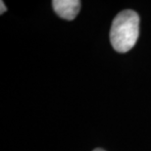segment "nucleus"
Masks as SVG:
<instances>
[{"instance_id": "1", "label": "nucleus", "mask_w": 151, "mask_h": 151, "mask_svg": "<svg viewBox=\"0 0 151 151\" xmlns=\"http://www.w3.org/2000/svg\"><path fill=\"white\" fill-rule=\"evenodd\" d=\"M139 35V16L132 10H124L115 17L110 29V41L117 52H128Z\"/></svg>"}, {"instance_id": "2", "label": "nucleus", "mask_w": 151, "mask_h": 151, "mask_svg": "<svg viewBox=\"0 0 151 151\" xmlns=\"http://www.w3.org/2000/svg\"><path fill=\"white\" fill-rule=\"evenodd\" d=\"M52 7L60 18L65 20H74L81 9L78 0H53Z\"/></svg>"}, {"instance_id": "3", "label": "nucleus", "mask_w": 151, "mask_h": 151, "mask_svg": "<svg viewBox=\"0 0 151 151\" xmlns=\"http://www.w3.org/2000/svg\"><path fill=\"white\" fill-rule=\"evenodd\" d=\"M0 6H1V11H0V14H3L6 10H7V9H6L5 4H4V2H3V1L0 2Z\"/></svg>"}, {"instance_id": "4", "label": "nucleus", "mask_w": 151, "mask_h": 151, "mask_svg": "<svg viewBox=\"0 0 151 151\" xmlns=\"http://www.w3.org/2000/svg\"><path fill=\"white\" fill-rule=\"evenodd\" d=\"M93 151H105V150H103V149H101V148H96V149H94Z\"/></svg>"}]
</instances>
